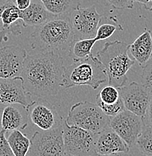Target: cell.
Here are the masks:
<instances>
[{
  "instance_id": "28",
  "label": "cell",
  "mask_w": 152,
  "mask_h": 156,
  "mask_svg": "<svg viewBox=\"0 0 152 156\" xmlns=\"http://www.w3.org/2000/svg\"><path fill=\"white\" fill-rule=\"evenodd\" d=\"M106 2L115 9H132L133 8V0H106Z\"/></svg>"
},
{
  "instance_id": "2",
  "label": "cell",
  "mask_w": 152,
  "mask_h": 156,
  "mask_svg": "<svg viewBox=\"0 0 152 156\" xmlns=\"http://www.w3.org/2000/svg\"><path fill=\"white\" fill-rule=\"evenodd\" d=\"M75 40L69 16H57L35 27L29 37L31 47L38 52L69 51Z\"/></svg>"
},
{
  "instance_id": "16",
  "label": "cell",
  "mask_w": 152,
  "mask_h": 156,
  "mask_svg": "<svg viewBox=\"0 0 152 156\" xmlns=\"http://www.w3.org/2000/svg\"><path fill=\"white\" fill-rule=\"evenodd\" d=\"M44 6L40 0H32L28 9L20 11V20L24 27H39L56 17Z\"/></svg>"
},
{
  "instance_id": "14",
  "label": "cell",
  "mask_w": 152,
  "mask_h": 156,
  "mask_svg": "<svg viewBox=\"0 0 152 156\" xmlns=\"http://www.w3.org/2000/svg\"><path fill=\"white\" fill-rule=\"evenodd\" d=\"M0 43L7 41L11 34L17 36L22 33L21 28L24 24L20 20V10L17 9L13 0H0Z\"/></svg>"
},
{
  "instance_id": "17",
  "label": "cell",
  "mask_w": 152,
  "mask_h": 156,
  "mask_svg": "<svg viewBox=\"0 0 152 156\" xmlns=\"http://www.w3.org/2000/svg\"><path fill=\"white\" fill-rule=\"evenodd\" d=\"M129 51L139 66H145L152 56V36L149 29L138 37L128 46Z\"/></svg>"
},
{
  "instance_id": "32",
  "label": "cell",
  "mask_w": 152,
  "mask_h": 156,
  "mask_svg": "<svg viewBox=\"0 0 152 156\" xmlns=\"http://www.w3.org/2000/svg\"><path fill=\"white\" fill-rule=\"evenodd\" d=\"M121 154H111V155H105V154H100L98 152H94V153L91 154L90 156H121Z\"/></svg>"
},
{
  "instance_id": "9",
  "label": "cell",
  "mask_w": 152,
  "mask_h": 156,
  "mask_svg": "<svg viewBox=\"0 0 152 156\" xmlns=\"http://www.w3.org/2000/svg\"><path fill=\"white\" fill-rule=\"evenodd\" d=\"M145 125L143 118L127 110L110 117L109 122V127L125 141L130 148L135 145Z\"/></svg>"
},
{
  "instance_id": "27",
  "label": "cell",
  "mask_w": 152,
  "mask_h": 156,
  "mask_svg": "<svg viewBox=\"0 0 152 156\" xmlns=\"http://www.w3.org/2000/svg\"><path fill=\"white\" fill-rule=\"evenodd\" d=\"M6 130L0 131V156H15L10 144L8 141V138L6 137Z\"/></svg>"
},
{
  "instance_id": "18",
  "label": "cell",
  "mask_w": 152,
  "mask_h": 156,
  "mask_svg": "<svg viewBox=\"0 0 152 156\" xmlns=\"http://www.w3.org/2000/svg\"><path fill=\"white\" fill-rule=\"evenodd\" d=\"M2 128L7 131L24 130L27 128V122L24 120L20 110L14 105H9L4 108L2 114Z\"/></svg>"
},
{
  "instance_id": "3",
  "label": "cell",
  "mask_w": 152,
  "mask_h": 156,
  "mask_svg": "<svg viewBox=\"0 0 152 156\" xmlns=\"http://www.w3.org/2000/svg\"><path fill=\"white\" fill-rule=\"evenodd\" d=\"M128 46L117 40L106 42L96 54L105 68L109 85L120 88L127 83V72L135 63L129 56Z\"/></svg>"
},
{
  "instance_id": "33",
  "label": "cell",
  "mask_w": 152,
  "mask_h": 156,
  "mask_svg": "<svg viewBox=\"0 0 152 156\" xmlns=\"http://www.w3.org/2000/svg\"><path fill=\"white\" fill-rule=\"evenodd\" d=\"M121 156H133V155H131V154H130L128 152V153H122Z\"/></svg>"
},
{
  "instance_id": "29",
  "label": "cell",
  "mask_w": 152,
  "mask_h": 156,
  "mask_svg": "<svg viewBox=\"0 0 152 156\" xmlns=\"http://www.w3.org/2000/svg\"><path fill=\"white\" fill-rule=\"evenodd\" d=\"M13 1L17 9L20 11H24V10L28 9L32 2V0H13Z\"/></svg>"
},
{
  "instance_id": "10",
  "label": "cell",
  "mask_w": 152,
  "mask_h": 156,
  "mask_svg": "<svg viewBox=\"0 0 152 156\" xmlns=\"http://www.w3.org/2000/svg\"><path fill=\"white\" fill-rule=\"evenodd\" d=\"M117 89L125 110L145 119L151 99V92L143 84L136 82H132Z\"/></svg>"
},
{
  "instance_id": "31",
  "label": "cell",
  "mask_w": 152,
  "mask_h": 156,
  "mask_svg": "<svg viewBox=\"0 0 152 156\" xmlns=\"http://www.w3.org/2000/svg\"><path fill=\"white\" fill-rule=\"evenodd\" d=\"M133 2H137L143 5L145 9L149 11H152V0H133Z\"/></svg>"
},
{
  "instance_id": "15",
  "label": "cell",
  "mask_w": 152,
  "mask_h": 156,
  "mask_svg": "<svg viewBox=\"0 0 152 156\" xmlns=\"http://www.w3.org/2000/svg\"><path fill=\"white\" fill-rule=\"evenodd\" d=\"M129 146L115 131L108 127L98 134L96 142V152L105 155L128 153Z\"/></svg>"
},
{
  "instance_id": "21",
  "label": "cell",
  "mask_w": 152,
  "mask_h": 156,
  "mask_svg": "<svg viewBox=\"0 0 152 156\" xmlns=\"http://www.w3.org/2000/svg\"><path fill=\"white\" fill-rule=\"evenodd\" d=\"M10 146L15 156H27L30 147L29 139L20 130H14L8 137Z\"/></svg>"
},
{
  "instance_id": "13",
  "label": "cell",
  "mask_w": 152,
  "mask_h": 156,
  "mask_svg": "<svg viewBox=\"0 0 152 156\" xmlns=\"http://www.w3.org/2000/svg\"><path fill=\"white\" fill-rule=\"evenodd\" d=\"M27 56V50L18 46L0 48V78L20 77Z\"/></svg>"
},
{
  "instance_id": "23",
  "label": "cell",
  "mask_w": 152,
  "mask_h": 156,
  "mask_svg": "<svg viewBox=\"0 0 152 156\" xmlns=\"http://www.w3.org/2000/svg\"><path fill=\"white\" fill-rule=\"evenodd\" d=\"M96 97L104 104L112 105L117 102L120 96L117 88L109 85L102 88Z\"/></svg>"
},
{
  "instance_id": "30",
  "label": "cell",
  "mask_w": 152,
  "mask_h": 156,
  "mask_svg": "<svg viewBox=\"0 0 152 156\" xmlns=\"http://www.w3.org/2000/svg\"><path fill=\"white\" fill-rule=\"evenodd\" d=\"M148 119V126H152V94H151V99H150V102H149V105H148V110H147L146 116H145L144 119Z\"/></svg>"
},
{
  "instance_id": "7",
  "label": "cell",
  "mask_w": 152,
  "mask_h": 156,
  "mask_svg": "<svg viewBox=\"0 0 152 156\" xmlns=\"http://www.w3.org/2000/svg\"><path fill=\"white\" fill-rule=\"evenodd\" d=\"M65 153L61 124L48 131H35L30 139L27 156H63Z\"/></svg>"
},
{
  "instance_id": "4",
  "label": "cell",
  "mask_w": 152,
  "mask_h": 156,
  "mask_svg": "<svg viewBox=\"0 0 152 156\" xmlns=\"http://www.w3.org/2000/svg\"><path fill=\"white\" fill-rule=\"evenodd\" d=\"M108 80L105 68L96 56L77 60L66 68L62 87L69 89L74 87L88 86L96 89Z\"/></svg>"
},
{
  "instance_id": "34",
  "label": "cell",
  "mask_w": 152,
  "mask_h": 156,
  "mask_svg": "<svg viewBox=\"0 0 152 156\" xmlns=\"http://www.w3.org/2000/svg\"><path fill=\"white\" fill-rule=\"evenodd\" d=\"M63 156H76V155H70V154H67V153H65Z\"/></svg>"
},
{
  "instance_id": "26",
  "label": "cell",
  "mask_w": 152,
  "mask_h": 156,
  "mask_svg": "<svg viewBox=\"0 0 152 156\" xmlns=\"http://www.w3.org/2000/svg\"><path fill=\"white\" fill-rule=\"evenodd\" d=\"M142 82L152 94V56L148 62L143 66L142 73Z\"/></svg>"
},
{
  "instance_id": "19",
  "label": "cell",
  "mask_w": 152,
  "mask_h": 156,
  "mask_svg": "<svg viewBox=\"0 0 152 156\" xmlns=\"http://www.w3.org/2000/svg\"><path fill=\"white\" fill-rule=\"evenodd\" d=\"M48 11L57 16H69L81 6L80 0H40Z\"/></svg>"
},
{
  "instance_id": "20",
  "label": "cell",
  "mask_w": 152,
  "mask_h": 156,
  "mask_svg": "<svg viewBox=\"0 0 152 156\" xmlns=\"http://www.w3.org/2000/svg\"><path fill=\"white\" fill-rule=\"evenodd\" d=\"M96 42L95 38L76 39L69 50V56L74 61L88 58L93 55L91 50Z\"/></svg>"
},
{
  "instance_id": "22",
  "label": "cell",
  "mask_w": 152,
  "mask_h": 156,
  "mask_svg": "<svg viewBox=\"0 0 152 156\" xmlns=\"http://www.w3.org/2000/svg\"><path fill=\"white\" fill-rule=\"evenodd\" d=\"M135 145L142 154L145 156H152V126L145 125Z\"/></svg>"
},
{
  "instance_id": "36",
  "label": "cell",
  "mask_w": 152,
  "mask_h": 156,
  "mask_svg": "<svg viewBox=\"0 0 152 156\" xmlns=\"http://www.w3.org/2000/svg\"><path fill=\"white\" fill-rule=\"evenodd\" d=\"M1 30H2V28H1V23H0V32H1Z\"/></svg>"
},
{
  "instance_id": "25",
  "label": "cell",
  "mask_w": 152,
  "mask_h": 156,
  "mask_svg": "<svg viewBox=\"0 0 152 156\" xmlns=\"http://www.w3.org/2000/svg\"><path fill=\"white\" fill-rule=\"evenodd\" d=\"M117 28L121 31L123 30V28H122L120 24H115L114 25V24L105 23L99 26L94 38H95L96 41L109 38L110 37L112 36V35L117 30Z\"/></svg>"
},
{
  "instance_id": "1",
  "label": "cell",
  "mask_w": 152,
  "mask_h": 156,
  "mask_svg": "<svg viewBox=\"0 0 152 156\" xmlns=\"http://www.w3.org/2000/svg\"><path fill=\"white\" fill-rule=\"evenodd\" d=\"M66 67L59 52H38L27 54L20 77L26 90L40 98L54 96L63 83Z\"/></svg>"
},
{
  "instance_id": "12",
  "label": "cell",
  "mask_w": 152,
  "mask_h": 156,
  "mask_svg": "<svg viewBox=\"0 0 152 156\" xmlns=\"http://www.w3.org/2000/svg\"><path fill=\"white\" fill-rule=\"evenodd\" d=\"M31 122L43 131H48L60 126L62 118L56 109L48 102L34 101L26 108Z\"/></svg>"
},
{
  "instance_id": "24",
  "label": "cell",
  "mask_w": 152,
  "mask_h": 156,
  "mask_svg": "<svg viewBox=\"0 0 152 156\" xmlns=\"http://www.w3.org/2000/svg\"><path fill=\"white\" fill-rule=\"evenodd\" d=\"M96 104L99 108L101 109L102 112L106 115V116L109 117H113L118 113H121L125 110V107H124V102L122 101L121 98L118 99L117 102L112 105H106L104 104L103 102L101 101L97 97L96 98Z\"/></svg>"
},
{
  "instance_id": "5",
  "label": "cell",
  "mask_w": 152,
  "mask_h": 156,
  "mask_svg": "<svg viewBox=\"0 0 152 156\" xmlns=\"http://www.w3.org/2000/svg\"><path fill=\"white\" fill-rule=\"evenodd\" d=\"M66 121L70 126L99 134L109 126L110 117L106 116L96 104L82 101L71 107Z\"/></svg>"
},
{
  "instance_id": "11",
  "label": "cell",
  "mask_w": 152,
  "mask_h": 156,
  "mask_svg": "<svg viewBox=\"0 0 152 156\" xmlns=\"http://www.w3.org/2000/svg\"><path fill=\"white\" fill-rule=\"evenodd\" d=\"M32 101L22 77L0 78V105H20L26 109Z\"/></svg>"
},
{
  "instance_id": "8",
  "label": "cell",
  "mask_w": 152,
  "mask_h": 156,
  "mask_svg": "<svg viewBox=\"0 0 152 156\" xmlns=\"http://www.w3.org/2000/svg\"><path fill=\"white\" fill-rule=\"evenodd\" d=\"M69 20L76 39L92 38L102 20V15L96 11L95 5L78 8L69 15Z\"/></svg>"
},
{
  "instance_id": "6",
  "label": "cell",
  "mask_w": 152,
  "mask_h": 156,
  "mask_svg": "<svg viewBox=\"0 0 152 156\" xmlns=\"http://www.w3.org/2000/svg\"><path fill=\"white\" fill-rule=\"evenodd\" d=\"M65 152L76 156H90L96 152L98 134L62 121Z\"/></svg>"
},
{
  "instance_id": "35",
  "label": "cell",
  "mask_w": 152,
  "mask_h": 156,
  "mask_svg": "<svg viewBox=\"0 0 152 156\" xmlns=\"http://www.w3.org/2000/svg\"><path fill=\"white\" fill-rule=\"evenodd\" d=\"M4 2H9V1H11V0H3Z\"/></svg>"
}]
</instances>
